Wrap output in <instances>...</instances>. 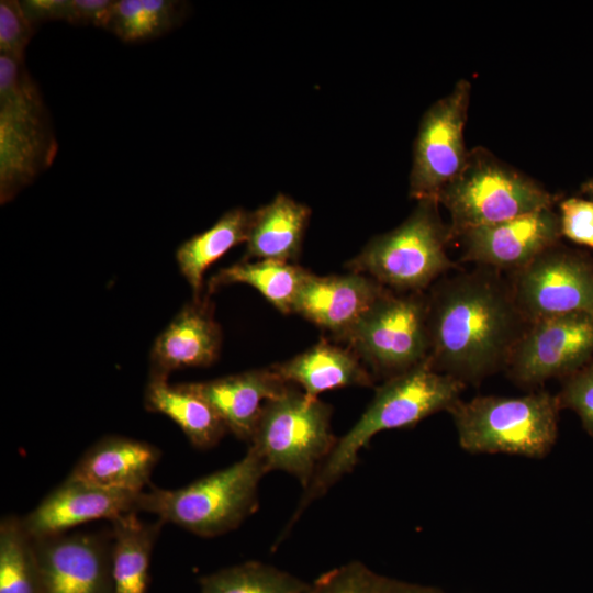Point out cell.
I'll use <instances>...</instances> for the list:
<instances>
[{"mask_svg":"<svg viewBox=\"0 0 593 593\" xmlns=\"http://www.w3.org/2000/svg\"><path fill=\"white\" fill-rule=\"evenodd\" d=\"M528 326L507 277L478 267L437 280L427 293L428 362L466 385L505 370Z\"/></svg>","mask_w":593,"mask_h":593,"instance_id":"obj_1","label":"cell"},{"mask_svg":"<svg viewBox=\"0 0 593 593\" xmlns=\"http://www.w3.org/2000/svg\"><path fill=\"white\" fill-rule=\"evenodd\" d=\"M466 387L460 380L435 370L428 360L384 380L359 419L337 438L333 450L304 490L291 524L310 503L351 472L360 450L374 435L389 429L412 428L435 413L449 412L461 400Z\"/></svg>","mask_w":593,"mask_h":593,"instance_id":"obj_2","label":"cell"},{"mask_svg":"<svg viewBox=\"0 0 593 593\" xmlns=\"http://www.w3.org/2000/svg\"><path fill=\"white\" fill-rule=\"evenodd\" d=\"M266 473L258 455L248 448L238 461L186 486L144 490L136 508L197 536L216 537L238 527L258 508V486Z\"/></svg>","mask_w":593,"mask_h":593,"instance_id":"obj_3","label":"cell"},{"mask_svg":"<svg viewBox=\"0 0 593 593\" xmlns=\"http://www.w3.org/2000/svg\"><path fill=\"white\" fill-rule=\"evenodd\" d=\"M561 411L546 390L522 396L479 395L450 410L460 447L471 454L544 458L558 436Z\"/></svg>","mask_w":593,"mask_h":593,"instance_id":"obj_4","label":"cell"},{"mask_svg":"<svg viewBox=\"0 0 593 593\" xmlns=\"http://www.w3.org/2000/svg\"><path fill=\"white\" fill-rule=\"evenodd\" d=\"M438 201H417L416 208L394 230L377 235L346 264L396 293L424 292L458 264L447 255L452 240L449 225L438 212Z\"/></svg>","mask_w":593,"mask_h":593,"instance_id":"obj_5","label":"cell"},{"mask_svg":"<svg viewBox=\"0 0 593 593\" xmlns=\"http://www.w3.org/2000/svg\"><path fill=\"white\" fill-rule=\"evenodd\" d=\"M57 154L48 110L24 60L0 55V202L13 200Z\"/></svg>","mask_w":593,"mask_h":593,"instance_id":"obj_6","label":"cell"},{"mask_svg":"<svg viewBox=\"0 0 593 593\" xmlns=\"http://www.w3.org/2000/svg\"><path fill=\"white\" fill-rule=\"evenodd\" d=\"M332 414L328 403L289 384L265 403L248 448L258 455L267 473L287 472L305 490L337 441Z\"/></svg>","mask_w":593,"mask_h":593,"instance_id":"obj_7","label":"cell"},{"mask_svg":"<svg viewBox=\"0 0 593 593\" xmlns=\"http://www.w3.org/2000/svg\"><path fill=\"white\" fill-rule=\"evenodd\" d=\"M437 201L450 215L454 240L470 228L553 208L557 198L486 150L477 149L468 154L465 167Z\"/></svg>","mask_w":593,"mask_h":593,"instance_id":"obj_8","label":"cell"},{"mask_svg":"<svg viewBox=\"0 0 593 593\" xmlns=\"http://www.w3.org/2000/svg\"><path fill=\"white\" fill-rule=\"evenodd\" d=\"M374 379H390L429 354L427 294L389 290L343 338Z\"/></svg>","mask_w":593,"mask_h":593,"instance_id":"obj_9","label":"cell"},{"mask_svg":"<svg viewBox=\"0 0 593 593\" xmlns=\"http://www.w3.org/2000/svg\"><path fill=\"white\" fill-rule=\"evenodd\" d=\"M527 323L570 313L593 314V258L557 244L507 275Z\"/></svg>","mask_w":593,"mask_h":593,"instance_id":"obj_10","label":"cell"},{"mask_svg":"<svg viewBox=\"0 0 593 593\" xmlns=\"http://www.w3.org/2000/svg\"><path fill=\"white\" fill-rule=\"evenodd\" d=\"M593 314L570 313L529 323L505 372L522 389L564 379L593 361Z\"/></svg>","mask_w":593,"mask_h":593,"instance_id":"obj_11","label":"cell"},{"mask_svg":"<svg viewBox=\"0 0 593 593\" xmlns=\"http://www.w3.org/2000/svg\"><path fill=\"white\" fill-rule=\"evenodd\" d=\"M471 85L459 80L454 89L436 101L423 115L414 144L410 175V197L436 200L468 159L463 130Z\"/></svg>","mask_w":593,"mask_h":593,"instance_id":"obj_12","label":"cell"},{"mask_svg":"<svg viewBox=\"0 0 593 593\" xmlns=\"http://www.w3.org/2000/svg\"><path fill=\"white\" fill-rule=\"evenodd\" d=\"M33 541L41 593H114L111 533L66 532Z\"/></svg>","mask_w":593,"mask_h":593,"instance_id":"obj_13","label":"cell"},{"mask_svg":"<svg viewBox=\"0 0 593 593\" xmlns=\"http://www.w3.org/2000/svg\"><path fill=\"white\" fill-rule=\"evenodd\" d=\"M559 214L542 209L507 221L478 226L459 234L462 260L512 273L560 243Z\"/></svg>","mask_w":593,"mask_h":593,"instance_id":"obj_14","label":"cell"},{"mask_svg":"<svg viewBox=\"0 0 593 593\" xmlns=\"http://www.w3.org/2000/svg\"><path fill=\"white\" fill-rule=\"evenodd\" d=\"M388 291L377 280L360 272L318 276L307 271L293 313L329 333L337 343Z\"/></svg>","mask_w":593,"mask_h":593,"instance_id":"obj_15","label":"cell"},{"mask_svg":"<svg viewBox=\"0 0 593 593\" xmlns=\"http://www.w3.org/2000/svg\"><path fill=\"white\" fill-rule=\"evenodd\" d=\"M138 494L101 488L68 475L21 518L33 539L47 537L87 522L103 518L111 522L123 514L137 512Z\"/></svg>","mask_w":593,"mask_h":593,"instance_id":"obj_16","label":"cell"},{"mask_svg":"<svg viewBox=\"0 0 593 593\" xmlns=\"http://www.w3.org/2000/svg\"><path fill=\"white\" fill-rule=\"evenodd\" d=\"M222 338L209 299H192L155 339L149 374L168 378L175 370L209 367L220 356Z\"/></svg>","mask_w":593,"mask_h":593,"instance_id":"obj_17","label":"cell"},{"mask_svg":"<svg viewBox=\"0 0 593 593\" xmlns=\"http://www.w3.org/2000/svg\"><path fill=\"white\" fill-rule=\"evenodd\" d=\"M160 456L149 443L105 436L85 451L69 477L105 489L141 493L150 483Z\"/></svg>","mask_w":593,"mask_h":593,"instance_id":"obj_18","label":"cell"},{"mask_svg":"<svg viewBox=\"0 0 593 593\" xmlns=\"http://www.w3.org/2000/svg\"><path fill=\"white\" fill-rule=\"evenodd\" d=\"M190 384L216 411L227 432L247 443L265 403L289 385L270 367Z\"/></svg>","mask_w":593,"mask_h":593,"instance_id":"obj_19","label":"cell"},{"mask_svg":"<svg viewBox=\"0 0 593 593\" xmlns=\"http://www.w3.org/2000/svg\"><path fill=\"white\" fill-rule=\"evenodd\" d=\"M286 382L311 398L348 387H372L374 378L347 346L322 339L296 356L270 366Z\"/></svg>","mask_w":593,"mask_h":593,"instance_id":"obj_20","label":"cell"},{"mask_svg":"<svg viewBox=\"0 0 593 593\" xmlns=\"http://www.w3.org/2000/svg\"><path fill=\"white\" fill-rule=\"evenodd\" d=\"M310 216L307 205L279 193L270 203L251 212L244 260L295 264Z\"/></svg>","mask_w":593,"mask_h":593,"instance_id":"obj_21","label":"cell"},{"mask_svg":"<svg viewBox=\"0 0 593 593\" xmlns=\"http://www.w3.org/2000/svg\"><path fill=\"white\" fill-rule=\"evenodd\" d=\"M144 403L147 411L174 421L198 449L214 447L227 433L216 411L190 383L170 384L168 378L149 374Z\"/></svg>","mask_w":593,"mask_h":593,"instance_id":"obj_22","label":"cell"},{"mask_svg":"<svg viewBox=\"0 0 593 593\" xmlns=\"http://www.w3.org/2000/svg\"><path fill=\"white\" fill-rule=\"evenodd\" d=\"M163 522H143L137 512L111 521L114 593H147L148 571Z\"/></svg>","mask_w":593,"mask_h":593,"instance_id":"obj_23","label":"cell"},{"mask_svg":"<svg viewBox=\"0 0 593 593\" xmlns=\"http://www.w3.org/2000/svg\"><path fill=\"white\" fill-rule=\"evenodd\" d=\"M251 212L234 208L210 228L183 242L176 250L180 273L190 286L193 300L201 298L206 269L235 246L246 243Z\"/></svg>","mask_w":593,"mask_h":593,"instance_id":"obj_24","label":"cell"},{"mask_svg":"<svg viewBox=\"0 0 593 593\" xmlns=\"http://www.w3.org/2000/svg\"><path fill=\"white\" fill-rule=\"evenodd\" d=\"M307 271L298 264L276 260H243L221 269L212 277L209 288L214 291L219 287L233 283L248 284L280 313L291 314Z\"/></svg>","mask_w":593,"mask_h":593,"instance_id":"obj_25","label":"cell"},{"mask_svg":"<svg viewBox=\"0 0 593 593\" xmlns=\"http://www.w3.org/2000/svg\"><path fill=\"white\" fill-rule=\"evenodd\" d=\"M182 14L174 0H115L105 30L126 43L146 42L169 32Z\"/></svg>","mask_w":593,"mask_h":593,"instance_id":"obj_26","label":"cell"},{"mask_svg":"<svg viewBox=\"0 0 593 593\" xmlns=\"http://www.w3.org/2000/svg\"><path fill=\"white\" fill-rule=\"evenodd\" d=\"M0 593H41L34 541L15 515L0 523Z\"/></svg>","mask_w":593,"mask_h":593,"instance_id":"obj_27","label":"cell"},{"mask_svg":"<svg viewBox=\"0 0 593 593\" xmlns=\"http://www.w3.org/2000/svg\"><path fill=\"white\" fill-rule=\"evenodd\" d=\"M199 593H302L309 582L261 561L227 567L199 580Z\"/></svg>","mask_w":593,"mask_h":593,"instance_id":"obj_28","label":"cell"},{"mask_svg":"<svg viewBox=\"0 0 593 593\" xmlns=\"http://www.w3.org/2000/svg\"><path fill=\"white\" fill-rule=\"evenodd\" d=\"M302 593H446L434 585L407 582L376 572L361 561H350L309 582Z\"/></svg>","mask_w":593,"mask_h":593,"instance_id":"obj_29","label":"cell"},{"mask_svg":"<svg viewBox=\"0 0 593 593\" xmlns=\"http://www.w3.org/2000/svg\"><path fill=\"white\" fill-rule=\"evenodd\" d=\"M113 0H25L21 1L27 16L37 25L63 21L74 25L105 29Z\"/></svg>","mask_w":593,"mask_h":593,"instance_id":"obj_30","label":"cell"},{"mask_svg":"<svg viewBox=\"0 0 593 593\" xmlns=\"http://www.w3.org/2000/svg\"><path fill=\"white\" fill-rule=\"evenodd\" d=\"M36 25L27 16L21 1H0V55L24 59L25 49Z\"/></svg>","mask_w":593,"mask_h":593,"instance_id":"obj_31","label":"cell"},{"mask_svg":"<svg viewBox=\"0 0 593 593\" xmlns=\"http://www.w3.org/2000/svg\"><path fill=\"white\" fill-rule=\"evenodd\" d=\"M556 395L560 409L574 411L593 439V361L562 379L561 389Z\"/></svg>","mask_w":593,"mask_h":593,"instance_id":"obj_32","label":"cell"},{"mask_svg":"<svg viewBox=\"0 0 593 593\" xmlns=\"http://www.w3.org/2000/svg\"><path fill=\"white\" fill-rule=\"evenodd\" d=\"M561 235L569 240L593 249V201L568 198L559 204Z\"/></svg>","mask_w":593,"mask_h":593,"instance_id":"obj_33","label":"cell"},{"mask_svg":"<svg viewBox=\"0 0 593 593\" xmlns=\"http://www.w3.org/2000/svg\"><path fill=\"white\" fill-rule=\"evenodd\" d=\"M581 193L586 195L589 200L593 201V178L581 184Z\"/></svg>","mask_w":593,"mask_h":593,"instance_id":"obj_34","label":"cell"}]
</instances>
